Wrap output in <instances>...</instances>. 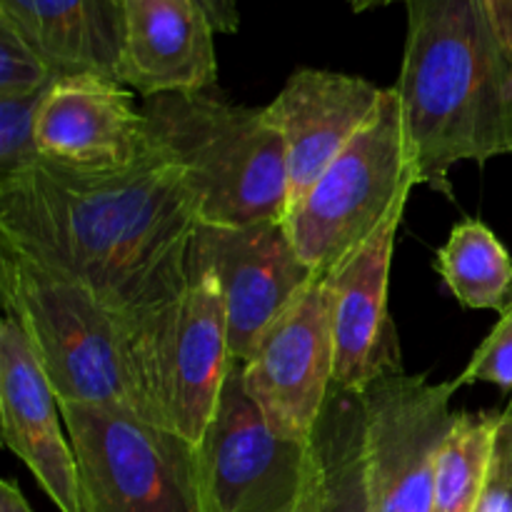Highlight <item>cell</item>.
<instances>
[{"label": "cell", "instance_id": "25", "mask_svg": "<svg viewBox=\"0 0 512 512\" xmlns=\"http://www.w3.org/2000/svg\"><path fill=\"white\" fill-rule=\"evenodd\" d=\"M200 8L208 13L215 33L233 35L240 28V0H198Z\"/></svg>", "mask_w": 512, "mask_h": 512}, {"label": "cell", "instance_id": "15", "mask_svg": "<svg viewBox=\"0 0 512 512\" xmlns=\"http://www.w3.org/2000/svg\"><path fill=\"white\" fill-rule=\"evenodd\" d=\"M60 400L28 338L10 315L0 323V430L60 512H83L75 450L60 430Z\"/></svg>", "mask_w": 512, "mask_h": 512}, {"label": "cell", "instance_id": "2", "mask_svg": "<svg viewBox=\"0 0 512 512\" xmlns=\"http://www.w3.org/2000/svg\"><path fill=\"white\" fill-rule=\"evenodd\" d=\"M408 38L393 85L420 185L450 195L458 163L512 153V53L485 0H408Z\"/></svg>", "mask_w": 512, "mask_h": 512}, {"label": "cell", "instance_id": "21", "mask_svg": "<svg viewBox=\"0 0 512 512\" xmlns=\"http://www.w3.org/2000/svg\"><path fill=\"white\" fill-rule=\"evenodd\" d=\"M48 90L23 98H0V185L43 160L38 150V110Z\"/></svg>", "mask_w": 512, "mask_h": 512}, {"label": "cell", "instance_id": "27", "mask_svg": "<svg viewBox=\"0 0 512 512\" xmlns=\"http://www.w3.org/2000/svg\"><path fill=\"white\" fill-rule=\"evenodd\" d=\"M0 512H33L15 480L0 483Z\"/></svg>", "mask_w": 512, "mask_h": 512}, {"label": "cell", "instance_id": "14", "mask_svg": "<svg viewBox=\"0 0 512 512\" xmlns=\"http://www.w3.org/2000/svg\"><path fill=\"white\" fill-rule=\"evenodd\" d=\"M383 95L385 88L370 80L335 70L298 68L285 80L265 115L285 143L290 205L308 193L325 168L373 120Z\"/></svg>", "mask_w": 512, "mask_h": 512}, {"label": "cell", "instance_id": "20", "mask_svg": "<svg viewBox=\"0 0 512 512\" xmlns=\"http://www.w3.org/2000/svg\"><path fill=\"white\" fill-rule=\"evenodd\" d=\"M503 410L455 413L435 465V512H478Z\"/></svg>", "mask_w": 512, "mask_h": 512}, {"label": "cell", "instance_id": "12", "mask_svg": "<svg viewBox=\"0 0 512 512\" xmlns=\"http://www.w3.org/2000/svg\"><path fill=\"white\" fill-rule=\"evenodd\" d=\"M405 205L333 273L325 275L333 325V385L363 393L383 375L403 370L400 343L388 310L390 265Z\"/></svg>", "mask_w": 512, "mask_h": 512}, {"label": "cell", "instance_id": "5", "mask_svg": "<svg viewBox=\"0 0 512 512\" xmlns=\"http://www.w3.org/2000/svg\"><path fill=\"white\" fill-rule=\"evenodd\" d=\"M415 185L398 95L385 88L373 120L290 205L285 228L303 263L325 278L368 243L398 205H408Z\"/></svg>", "mask_w": 512, "mask_h": 512}, {"label": "cell", "instance_id": "17", "mask_svg": "<svg viewBox=\"0 0 512 512\" xmlns=\"http://www.w3.org/2000/svg\"><path fill=\"white\" fill-rule=\"evenodd\" d=\"M0 23L60 78L98 75L118 83L123 0H0Z\"/></svg>", "mask_w": 512, "mask_h": 512}, {"label": "cell", "instance_id": "24", "mask_svg": "<svg viewBox=\"0 0 512 512\" xmlns=\"http://www.w3.org/2000/svg\"><path fill=\"white\" fill-rule=\"evenodd\" d=\"M478 512H512V395L503 408L493 465Z\"/></svg>", "mask_w": 512, "mask_h": 512}, {"label": "cell", "instance_id": "28", "mask_svg": "<svg viewBox=\"0 0 512 512\" xmlns=\"http://www.w3.org/2000/svg\"><path fill=\"white\" fill-rule=\"evenodd\" d=\"M350 8L355 13H365V10H375V8H388L393 3H408V0H348Z\"/></svg>", "mask_w": 512, "mask_h": 512}, {"label": "cell", "instance_id": "7", "mask_svg": "<svg viewBox=\"0 0 512 512\" xmlns=\"http://www.w3.org/2000/svg\"><path fill=\"white\" fill-rule=\"evenodd\" d=\"M145 383L158 428L195 445L208 430L233 365L223 293L210 273L140 320Z\"/></svg>", "mask_w": 512, "mask_h": 512}, {"label": "cell", "instance_id": "23", "mask_svg": "<svg viewBox=\"0 0 512 512\" xmlns=\"http://www.w3.org/2000/svg\"><path fill=\"white\" fill-rule=\"evenodd\" d=\"M475 383H490L512 395V308L500 315L488 338L473 353L468 368L453 378L455 390Z\"/></svg>", "mask_w": 512, "mask_h": 512}, {"label": "cell", "instance_id": "16", "mask_svg": "<svg viewBox=\"0 0 512 512\" xmlns=\"http://www.w3.org/2000/svg\"><path fill=\"white\" fill-rule=\"evenodd\" d=\"M118 83L143 98L218 83L215 28L198 0H123Z\"/></svg>", "mask_w": 512, "mask_h": 512}, {"label": "cell", "instance_id": "18", "mask_svg": "<svg viewBox=\"0 0 512 512\" xmlns=\"http://www.w3.org/2000/svg\"><path fill=\"white\" fill-rule=\"evenodd\" d=\"M308 448V483L298 512H375L365 468L363 393L333 385Z\"/></svg>", "mask_w": 512, "mask_h": 512}, {"label": "cell", "instance_id": "9", "mask_svg": "<svg viewBox=\"0 0 512 512\" xmlns=\"http://www.w3.org/2000/svg\"><path fill=\"white\" fill-rule=\"evenodd\" d=\"M453 380L405 370L363 390L365 468L375 512H435V465L453 428Z\"/></svg>", "mask_w": 512, "mask_h": 512}, {"label": "cell", "instance_id": "26", "mask_svg": "<svg viewBox=\"0 0 512 512\" xmlns=\"http://www.w3.org/2000/svg\"><path fill=\"white\" fill-rule=\"evenodd\" d=\"M485 5H488L490 18H493L500 40L512 53V0H485Z\"/></svg>", "mask_w": 512, "mask_h": 512}, {"label": "cell", "instance_id": "19", "mask_svg": "<svg viewBox=\"0 0 512 512\" xmlns=\"http://www.w3.org/2000/svg\"><path fill=\"white\" fill-rule=\"evenodd\" d=\"M435 270L463 308L500 315L512 308V258L483 220L453 225L448 243L435 255Z\"/></svg>", "mask_w": 512, "mask_h": 512}, {"label": "cell", "instance_id": "13", "mask_svg": "<svg viewBox=\"0 0 512 512\" xmlns=\"http://www.w3.org/2000/svg\"><path fill=\"white\" fill-rule=\"evenodd\" d=\"M40 158L78 173L133 168L153 150L133 93L98 75L60 78L38 110Z\"/></svg>", "mask_w": 512, "mask_h": 512}, {"label": "cell", "instance_id": "6", "mask_svg": "<svg viewBox=\"0 0 512 512\" xmlns=\"http://www.w3.org/2000/svg\"><path fill=\"white\" fill-rule=\"evenodd\" d=\"M83 512H200L193 445L138 415L60 403Z\"/></svg>", "mask_w": 512, "mask_h": 512}, {"label": "cell", "instance_id": "10", "mask_svg": "<svg viewBox=\"0 0 512 512\" xmlns=\"http://www.w3.org/2000/svg\"><path fill=\"white\" fill-rule=\"evenodd\" d=\"M195 273L213 275L223 293L233 363H245L258 335L318 278L295 250L285 220L198 223L188 278Z\"/></svg>", "mask_w": 512, "mask_h": 512}, {"label": "cell", "instance_id": "11", "mask_svg": "<svg viewBox=\"0 0 512 512\" xmlns=\"http://www.w3.org/2000/svg\"><path fill=\"white\" fill-rule=\"evenodd\" d=\"M245 390L275 433L310 440L333 388V325L323 278H315L255 340Z\"/></svg>", "mask_w": 512, "mask_h": 512}, {"label": "cell", "instance_id": "8", "mask_svg": "<svg viewBox=\"0 0 512 512\" xmlns=\"http://www.w3.org/2000/svg\"><path fill=\"white\" fill-rule=\"evenodd\" d=\"M200 512H298L310 468L308 440L275 433L233 363L208 430L193 448Z\"/></svg>", "mask_w": 512, "mask_h": 512}, {"label": "cell", "instance_id": "4", "mask_svg": "<svg viewBox=\"0 0 512 512\" xmlns=\"http://www.w3.org/2000/svg\"><path fill=\"white\" fill-rule=\"evenodd\" d=\"M140 110L150 140L188 175L200 223L253 225L285 218L288 155L265 108L233 105L195 90L143 98Z\"/></svg>", "mask_w": 512, "mask_h": 512}, {"label": "cell", "instance_id": "3", "mask_svg": "<svg viewBox=\"0 0 512 512\" xmlns=\"http://www.w3.org/2000/svg\"><path fill=\"white\" fill-rule=\"evenodd\" d=\"M0 298L60 403L125 410L153 423L140 320L0 243ZM155 425V423H153Z\"/></svg>", "mask_w": 512, "mask_h": 512}, {"label": "cell", "instance_id": "1", "mask_svg": "<svg viewBox=\"0 0 512 512\" xmlns=\"http://www.w3.org/2000/svg\"><path fill=\"white\" fill-rule=\"evenodd\" d=\"M200 223L185 170L153 143L133 168L78 173L40 160L0 185V243L130 320L188 288Z\"/></svg>", "mask_w": 512, "mask_h": 512}, {"label": "cell", "instance_id": "22", "mask_svg": "<svg viewBox=\"0 0 512 512\" xmlns=\"http://www.w3.org/2000/svg\"><path fill=\"white\" fill-rule=\"evenodd\" d=\"M60 75L15 33L0 23V98H23L53 88Z\"/></svg>", "mask_w": 512, "mask_h": 512}]
</instances>
